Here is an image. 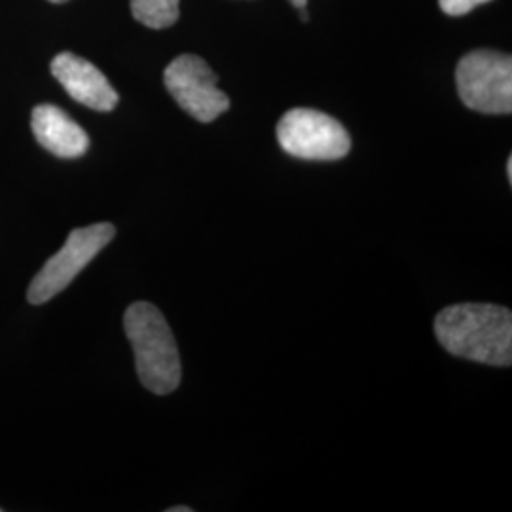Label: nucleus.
Instances as JSON below:
<instances>
[{"instance_id": "obj_9", "label": "nucleus", "mask_w": 512, "mask_h": 512, "mask_svg": "<svg viewBox=\"0 0 512 512\" xmlns=\"http://www.w3.org/2000/svg\"><path fill=\"white\" fill-rule=\"evenodd\" d=\"M181 0H131V14L150 29L171 27L179 19Z\"/></svg>"}, {"instance_id": "obj_1", "label": "nucleus", "mask_w": 512, "mask_h": 512, "mask_svg": "<svg viewBox=\"0 0 512 512\" xmlns=\"http://www.w3.org/2000/svg\"><path fill=\"white\" fill-rule=\"evenodd\" d=\"M440 346L454 357L490 366L512 363V313L494 304H456L435 319Z\"/></svg>"}, {"instance_id": "obj_2", "label": "nucleus", "mask_w": 512, "mask_h": 512, "mask_svg": "<svg viewBox=\"0 0 512 512\" xmlns=\"http://www.w3.org/2000/svg\"><path fill=\"white\" fill-rule=\"evenodd\" d=\"M124 329L135 353L141 384L156 395L173 393L183 376L179 348L162 311L148 302H135L124 315Z\"/></svg>"}, {"instance_id": "obj_15", "label": "nucleus", "mask_w": 512, "mask_h": 512, "mask_svg": "<svg viewBox=\"0 0 512 512\" xmlns=\"http://www.w3.org/2000/svg\"><path fill=\"white\" fill-rule=\"evenodd\" d=\"M0 512H2V509H0Z\"/></svg>"}, {"instance_id": "obj_7", "label": "nucleus", "mask_w": 512, "mask_h": 512, "mask_svg": "<svg viewBox=\"0 0 512 512\" xmlns=\"http://www.w3.org/2000/svg\"><path fill=\"white\" fill-rule=\"evenodd\" d=\"M52 74L65 92L80 105L97 112H110L118 105V93L107 76L80 55L63 52L52 61Z\"/></svg>"}, {"instance_id": "obj_4", "label": "nucleus", "mask_w": 512, "mask_h": 512, "mask_svg": "<svg viewBox=\"0 0 512 512\" xmlns=\"http://www.w3.org/2000/svg\"><path fill=\"white\" fill-rule=\"evenodd\" d=\"M114 234L116 228L109 222L73 230L61 251L46 260L42 270L35 275L27 291V300L38 306L63 293L73 283L74 277L109 245Z\"/></svg>"}, {"instance_id": "obj_6", "label": "nucleus", "mask_w": 512, "mask_h": 512, "mask_svg": "<svg viewBox=\"0 0 512 512\" xmlns=\"http://www.w3.org/2000/svg\"><path fill=\"white\" fill-rule=\"evenodd\" d=\"M217 74L198 55H179L165 69L164 82L167 92L202 124L217 120L230 109V99L217 86Z\"/></svg>"}, {"instance_id": "obj_13", "label": "nucleus", "mask_w": 512, "mask_h": 512, "mask_svg": "<svg viewBox=\"0 0 512 512\" xmlns=\"http://www.w3.org/2000/svg\"><path fill=\"white\" fill-rule=\"evenodd\" d=\"M507 177H509V181H512V158H509V162H507Z\"/></svg>"}, {"instance_id": "obj_11", "label": "nucleus", "mask_w": 512, "mask_h": 512, "mask_svg": "<svg viewBox=\"0 0 512 512\" xmlns=\"http://www.w3.org/2000/svg\"><path fill=\"white\" fill-rule=\"evenodd\" d=\"M289 2L293 4L294 8H298V10H302V8L308 6V0H289Z\"/></svg>"}, {"instance_id": "obj_10", "label": "nucleus", "mask_w": 512, "mask_h": 512, "mask_svg": "<svg viewBox=\"0 0 512 512\" xmlns=\"http://www.w3.org/2000/svg\"><path fill=\"white\" fill-rule=\"evenodd\" d=\"M486 2L490 0H439L440 10L448 16H465L475 10L476 6Z\"/></svg>"}, {"instance_id": "obj_8", "label": "nucleus", "mask_w": 512, "mask_h": 512, "mask_svg": "<svg viewBox=\"0 0 512 512\" xmlns=\"http://www.w3.org/2000/svg\"><path fill=\"white\" fill-rule=\"evenodd\" d=\"M31 128L38 145L57 158L74 160L88 152L90 137L65 110L54 105H38L33 110Z\"/></svg>"}, {"instance_id": "obj_3", "label": "nucleus", "mask_w": 512, "mask_h": 512, "mask_svg": "<svg viewBox=\"0 0 512 512\" xmlns=\"http://www.w3.org/2000/svg\"><path fill=\"white\" fill-rule=\"evenodd\" d=\"M456 82L465 107L482 114H511V55L494 50L471 52L459 61Z\"/></svg>"}, {"instance_id": "obj_5", "label": "nucleus", "mask_w": 512, "mask_h": 512, "mask_svg": "<svg viewBox=\"0 0 512 512\" xmlns=\"http://www.w3.org/2000/svg\"><path fill=\"white\" fill-rule=\"evenodd\" d=\"M281 148L300 160L334 162L348 156L351 139L329 114L313 109L289 110L277 124Z\"/></svg>"}, {"instance_id": "obj_12", "label": "nucleus", "mask_w": 512, "mask_h": 512, "mask_svg": "<svg viewBox=\"0 0 512 512\" xmlns=\"http://www.w3.org/2000/svg\"><path fill=\"white\" fill-rule=\"evenodd\" d=\"M169 512H192L190 507H173V509H169Z\"/></svg>"}, {"instance_id": "obj_14", "label": "nucleus", "mask_w": 512, "mask_h": 512, "mask_svg": "<svg viewBox=\"0 0 512 512\" xmlns=\"http://www.w3.org/2000/svg\"><path fill=\"white\" fill-rule=\"evenodd\" d=\"M50 2H55V4H61V2H67V0H50Z\"/></svg>"}]
</instances>
